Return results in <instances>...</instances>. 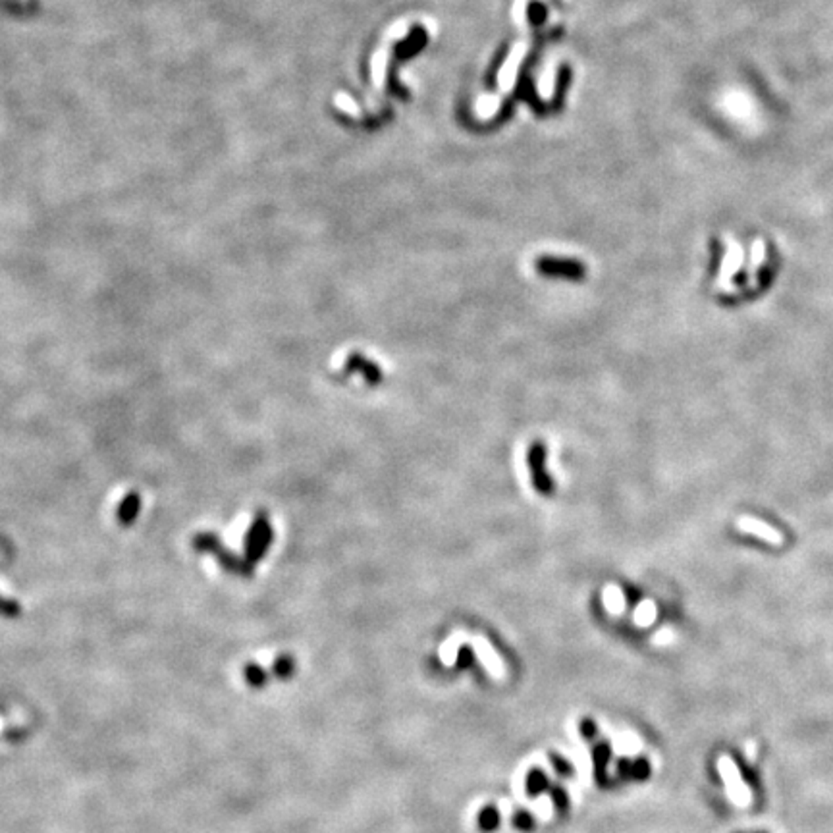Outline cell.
<instances>
[{
    "label": "cell",
    "instance_id": "cell-21",
    "mask_svg": "<svg viewBox=\"0 0 833 833\" xmlns=\"http://www.w3.org/2000/svg\"><path fill=\"white\" fill-rule=\"evenodd\" d=\"M756 753H758L756 745H754V743H748V745H746V756H748V760L754 762V756H756Z\"/></svg>",
    "mask_w": 833,
    "mask_h": 833
},
{
    "label": "cell",
    "instance_id": "cell-9",
    "mask_svg": "<svg viewBox=\"0 0 833 833\" xmlns=\"http://www.w3.org/2000/svg\"><path fill=\"white\" fill-rule=\"evenodd\" d=\"M269 544H271V529H269V523L264 519L257 521L253 531H251V542H249L251 557H253V560L261 557V554L266 550Z\"/></svg>",
    "mask_w": 833,
    "mask_h": 833
},
{
    "label": "cell",
    "instance_id": "cell-11",
    "mask_svg": "<svg viewBox=\"0 0 833 833\" xmlns=\"http://www.w3.org/2000/svg\"><path fill=\"white\" fill-rule=\"evenodd\" d=\"M571 75H573V70H571L567 64L560 66V70H557V78H555L554 103H552V109L554 110L562 109L563 99H565V91H567V87L571 85Z\"/></svg>",
    "mask_w": 833,
    "mask_h": 833
},
{
    "label": "cell",
    "instance_id": "cell-8",
    "mask_svg": "<svg viewBox=\"0 0 833 833\" xmlns=\"http://www.w3.org/2000/svg\"><path fill=\"white\" fill-rule=\"evenodd\" d=\"M473 646H475L476 654H479V658L483 660L484 667L488 670L490 675H494V677H504L505 675V670H504V664H502V660H500V656H498L496 652H494V648L490 646L484 638H473Z\"/></svg>",
    "mask_w": 833,
    "mask_h": 833
},
{
    "label": "cell",
    "instance_id": "cell-22",
    "mask_svg": "<svg viewBox=\"0 0 833 833\" xmlns=\"http://www.w3.org/2000/svg\"><path fill=\"white\" fill-rule=\"evenodd\" d=\"M517 826H521V827L531 826V820H529V816H526V814H519V816H517Z\"/></svg>",
    "mask_w": 833,
    "mask_h": 833
},
{
    "label": "cell",
    "instance_id": "cell-7",
    "mask_svg": "<svg viewBox=\"0 0 833 833\" xmlns=\"http://www.w3.org/2000/svg\"><path fill=\"white\" fill-rule=\"evenodd\" d=\"M766 263V242L762 237H756L751 243V257L746 264V288H754L758 284V272Z\"/></svg>",
    "mask_w": 833,
    "mask_h": 833
},
{
    "label": "cell",
    "instance_id": "cell-14",
    "mask_svg": "<svg viewBox=\"0 0 833 833\" xmlns=\"http://www.w3.org/2000/svg\"><path fill=\"white\" fill-rule=\"evenodd\" d=\"M654 617H656V607H654V604H652V602H643V604L638 606V610H636L635 622L638 623V625L646 627V625H650V623L654 622Z\"/></svg>",
    "mask_w": 833,
    "mask_h": 833
},
{
    "label": "cell",
    "instance_id": "cell-16",
    "mask_svg": "<svg viewBox=\"0 0 833 833\" xmlns=\"http://www.w3.org/2000/svg\"><path fill=\"white\" fill-rule=\"evenodd\" d=\"M606 606L610 612H622L623 610V596L622 592L617 591V588H607L606 591Z\"/></svg>",
    "mask_w": 833,
    "mask_h": 833
},
{
    "label": "cell",
    "instance_id": "cell-4",
    "mask_svg": "<svg viewBox=\"0 0 833 833\" xmlns=\"http://www.w3.org/2000/svg\"><path fill=\"white\" fill-rule=\"evenodd\" d=\"M745 263V249L733 237H727V247H725L724 259L720 264V274H717V288L724 292H737L739 288L733 284V278Z\"/></svg>",
    "mask_w": 833,
    "mask_h": 833
},
{
    "label": "cell",
    "instance_id": "cell-12",
    "mask_svg": "<svg viewBox=\"0 0 833 833\" xmlns=\"http://www.w3.org/2000/svg\"><path fill=\"white\" fill-rule=\"evenodd\" d=\"M507 52H510V47L507 44H502L500 47V51L496 52V56L492 58V64H490V68L486 70V78H484V83H486V87H496V78H498V72H500V68H502V64H504L505 56H507Z\"/></svg>",
    "mask_w": 833,
    "mask_h": 833
},
{
    "label": "cell",
    "instance_id": "cell-2",
    "mask_svg": "<svg viewBox=\"0 0 833 833\" xmlns=\"http://www.w3.org/2000/svg\"><path fill=\"white\" fill-rule=\"evenodd\" d=\"M534 269L538 274L546 278H562L569 282H583L588 274V269L583 261L571 257L542 255L534 261Z\"/></svg>",
    "mask_w": 833,
    "mask_h": 833
},
{
    "label": "cell",
    "instance_id": "cell-19",
    "mask_svg": "<svg viewBox=\"0 0 833 833\" xmlns=\"http://www.w3.org/2000/svg\"><path fill=\"white\" fill-rule=\"evenodd\" d=\"M0 610H2V612L8 615L18 614V606H16V604H12V602H6V600H2V598H0Z\"/></svg>",
    "mask_w": 833,
    "mask_h": 833
},
{
    "label": "cell",
    "instance_id": "cell-6",
    "mask_svg": "<svg viewBox=\"0 0 833 833\" xmlns=\"http://www.w3.org/2000/svg\"><path fill=\"white\" fill-rule=\"evenodd\" d=\"M345 369L351 371V373L363 374V378H365L366 382H371V384H378V382H382L381 366L376 365L374 361H371V359L363 357V353H351L347 363H345Z\"/></svg>",
    "mask_w": 833,
    "mask_h": 833
},
{
    "label": "cell",
    "instance_id": "cell-17",
    "mask_svg": "<svg viewBox=\"0 0 833 833\" xmlns=\"http://www.w3.org/2000/svg\"><path fill=\"white\" fill-rule=\"evenodd\" d=\"M293 672V662L288 656H282V658L276 660V664H274V673L276 675H280V677H290Z\"/></svg>",
    "mask_w": 833,
    "mask_h": 833
},
{
    "label": "cell",
    "instance_id": "cell-5",
    "mask_svg": "<svg viewBox=\"0 0 833 833\" xmlns=\"http://www.w3.org/2000/svg\"><path fill=\"white\" fill-rule=\"evenodd\" d=\"M735 526H737V531H741V533L751 534V536H758L760 541H764L766 544H772V546H783V542H785V536H783V533L779 529H775L774 525H770V523L758 519V517H753V515H741V517H737Z\"/></svg>",
    "mask_w": 833,
    "mask_h": 833
},
{
    "label": "cell",
    "instance_id": "cell-15",
    "mask_svg": "<svg viewBox=\"0 0 833 833\" xmlns=\"http://www.w3.org/2000/svg\"><path fill=\"white\" fill-rule=\"evenodd\" d=\"M243 673H245V679H247L249 685H253V687H261V685L266 683V673H264L263 667H259V665L249 664L247 667L243 670Z\"/></svg>",
    "mask_w": 833,
    "mask_h": 833
},
{
    "label": "cell",
    "instance_id": "cell-18",
    "mask_svg": "<svg viewBox=\"0 0 833 833\" xmlns=\"http://www.w3.org/2000/svg\"><path fill=\"white\" fill-rule=\"evenodd\" d=\"M481 826H483L484 829H490V827L496 826V814H494L492 810H484L483 820H481Z\"/></svg>",
    "mask_w": 833,
    "mask_h": 833
},
{
    "label": "cell",
    "instance_id": "cell-13",
    "mask_svg": "<svg viewBox=\"0 0 833 833\" xmlns=\"http://www.w3.org/2000/svg\"><path fill=\"white\" fill-rule=\"evenodd\" d=\"M546 14H548V10H546V6H544L542 2H531L529 8H526L529 22L533 23L534 27H538V25H542V23L546 22Z\"/></svg>",
    "mask_w": 833,
    "mask_h": 833
},
{
    "label": "cell",
    "instance_id": "cell-23",
    "mask_svg": "<svg viewBox=\"0 0 833 833\" xmlns=\"http://www.w3.org/2000/svg\"><path fill=\"white\" fill-rule=\"evenodd\" d=\"M583 731H585V733H588V735H592V733H594V727H592L591 722H585V724H583Z\"/></svg>",
    "mask_w": 833,
    "mask_h": 833
},
{
    "label": "cell",
    "instance_id": "cell-1",
    "mask_svg": "<svg viewBox=\"0 0 833 833\" xmlns=\"http://www.w3.org/2000/svg\"><path fill=\"white\" fill-rule=\"evenodd\" d=\"M717 772L720 777L724 782L725 795L731 803L735 804L737 808H746L753 803V789L748 787V783L743 779V775L739 772V766L735 760L731 758L729 754H722L717 758Z\"/></svg>",
    "mask_w": 833,
    "mask_h": 833
},
{
    "label": "cell",
    "instance_id": "cell-3",
    "mask_svg": "<svg viewBox=\"0 0 833 833\" xmlns=\"http://www.w3.org/2000/svg\"><path fill=\"white\" fill-rule=\"evenodd\" d=\"M546 444L542 440H536L531 444L529 452H526V463H529V473H531V481L536 492H541L542 496H552L555 490L554 481L550 479L548 471H546Z\"/></svg>",
    "mask_w": 833,
    "mask_h": 833
},
{
    "label": "cell",
    "instance_id": "cell-20",
    "mask_svg": "<svg viewBox=\"0 0 833 833\" xmlns=\"http://www.w3.org/2000/svg\"><path fill=\"white\" fill-rule=\"evenodd\" d=\"M542 783H544V779H542V775L533 774V775H531V782H529V787H531V791H536V789H538V785H542Z\"/></svg>",
    "mask_w": 833,
    "mask_h": 833
},
{
    "label": "cell",
    "instance_id": "cell-10",
    "mask_svg": "<svg viewBox=\"0 0 833 833\" xmlns=\"http://www.w3.org/2000/svg\"><path fill=\"white\" fill-rule=\"evenodd\" d=\"M424 43H426V33H424L423 27H415V30L411 31L409 37H407V39H405L402 44H397L395 54H397L400 58L411 56V54H415V52L421 51V49L424 47Z\"/></svg>",
    "mask_w": 833,
    "mask_h": 833
}]
</instances>
